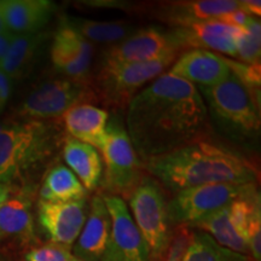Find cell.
<instances>
[{"mask_svg": "<svg viewBox=\"0 0 261 261\" xmlns=\"http://www.w3.org/2000/svg\"><path fill=\"white\" fill-rule=\"evenodd\" d=\"M238 9L242 10L244 14L249 17H260L261 15V3L259 0H242L238 2Z\"/></svg>", "mask_w": 261, "mask_h": 261, "instance_id": "cell-33", "label": "cell"}, {"mask_svg": "<svg viewBox=\"0 0 261 261\" xmlns=\"http://www.w3.org/2000/svg\"><path fill=\"white\" fill-rule=\"evenodd\" d=\"M112 219L102 195H96L89 205L86 221L74 246V256L84 261H100L109 241Z\"/></svg>", "mask_w": 261, "mask_h": 261, "instance_id": "cell-17", "label": "cell"}, {"mask_svg": "<svg viewBox=\"0 0 261 261\" xmlns=\"http://www.w3.org/2000/svg\"><path fill=\"white\" fill-rule=\"evenodd\" d=\"M6 75L0 71V113L4 110L10 97V91H11V83Z\"/></svg>", "mask_w": 261, "mask_h": 261, "instance_id": "cell-34", "label": "cell"}, {"mask_svg": "<svg viewBox=\"0 0 261 261\" xmlns=\"http://www.w3.org/2000/svg\"><path fill=\"white\" fill-rule=\"evenodd\" d=\"M73 257L70 247L52 242L31 248L24 254V261H71Z\"/></svg>", "mask_w": 261, "mask_h": 261, "instance_id": "cell-28", "label": "cell"}, {"mask_svg": "<svg viewBox=\"0 0 261 261\" xmlns=\"http://www.w3.org/2000/svg\"><path fill=\"white\" fill-rule=\"evenodd\" d=\"M64 126L71 138L102 150L107 136L109 114L92 104H80L63 115Z\"/></svg>", "mask_w": 261, "mask_h": 261, "instance_id": "cell-20", "label": "cell"}, {"mask_svg": "<svg viewBox=\"0 0 261 261\" xmlns=\"http://www.w3.org/2000/svg\"><path fill=\"white\" fill-rule=\"evenodd\" d=\"M247 244L254 261L261 260V210L260 204L250 214L247 230Z\"/></svg>", "mask_w": 261, "mask_h": 261, "instance_id": "cell-30", "label": "cell"}, {"mask_svg": "<svg viewBox=\"0 0 261 261\" xmlns=\"http://www.w3.org/2000/svg\"><path fill=\"white\" fill-rule=\"evenodd\" d=\"M207 109L219 126L231 136L255 138L260 133L259 100L250 90L231 73L226 80L213 87H198Z\"/></svg>", "mask_w": 261, "mask_h": 261, "instance_id": "cell-4", "label": "cell"}, {"mask_svg": "<svg viewBox=\"0 0 261 261\" xmlns=\"http://www.w3.org/2000/svg\"><path fill=\"white\" fill-rule=\"evenodd\" d=\"M226 60V64L230 68L231 73L237 77L238 80L242 81L247 87L250 90L257 91L260 90V81H261V65L260 63H242V62H236L232 60Z\"/></svg>", "mask_w": 261, "mask_h": 261, "instance_id": "cell-29", "label": "cell"}, {"mask_svg": "<svg viewBox=\"0 0 261 261\" xmlns=\"http://www.w3.org/2000/svg\"><path fill=\"white\" fill-rule=\"evenodd\" d=\"M63 21L87 41L113 44L125 40L138 31V27L122 21H94L81 17H64Z\"/></svg>", "mask_w": 261, "mask_h": 261, "instance_id": "cell-23", "label": "cell"}, {"mask_svg": "<svg viewBox=\"0 0 261 261\" xmlns=\"http://www.w3.org/2000/svg\"><path fill=\"white\" fill-rule=\"evenodd\" d=\"M142 168L166 188L178 192L218 182H256L257 171L242 155L208 142L185 145L142 161Z\"/></svg>", "mask_w": 261, "mask_h": 261, "instance_id": "cell-2", "label": "cell"}, {"mask_svg": "<svg viewBox=\"0 0 261 261\" xmlns=\"http://www.w3.org/2000/svg\"><path fill=\"white\" fill-rule=\"evenodd\" d=\"M261 25L256 18L250 17L238 38L236 58L242 63H260Z\"/></svg>", "mask_w": 261, "mask_h": 261, "instance_id": "cell-27", "label": "cell"}, {"mask_svg": "<svg viewBox=\"0 0 261 261\" xmlns=\"http://www.w3.org/2000/svg\"><path fill=\"white\" fill-rule=\"evenodd\" d=\"M169 74L198 87H213L230 76L225 57L205 50H188L172 64Z\"/></svg>", "mask_w": 261, "mask_h": 261, "instance_id": "cell-16", "label": "cell"}, {"mask_svg": "<svg viewBox=\"0 0 261 261\" xmlns=\"http://www.w3.org/2000/svg\"><path fill=\"white\" fill-rule=\"evenodd\" d=\"M227 207L207 215L203 219L192 224L191 226L200 228L201 231L210 234L221 247L243 255H249V248L246 241L236 232L231 224Z\"/></svg>", "mask_w": 261, "mask_h": 261, "instance_id": "cell-25", "label": "cell"}, {"mask_svg": "<svg viewBox=\"0 0 261 261\" xmlns=\"http://www.w3.org/2000/svg\"><path fill=\"white\" fill-rule=\"evenodd\" d=\"M10 185H11V184H4V182H0V203L4 201L6 195H8Z\"/></svg>", "mask_w": 261, "mask_h": 261, "instance_id": "cell-36", "label": "cell"}, {"mask_svg": "<svg viewBox=\"0 0 261 261\" xmlns=\"http://www.w3.org/2000/svg\"><path fill=\"white\" fill-rule=\"evenodd\" d=\"M180 261H252L249 255L221 247L210 234L198 231L192 233Z\"/></svg>", "mask_w": 261, "mask_h": 261, "instance_id": "cell-26", "label": "cell"}, {"mask_svg": "<svg viewBox=\"0 0 261 261\" xmlns=\"http://www.w3.org/2000/svg\"><path fill=\"white\" fill-rule=\"evenodd\" d=\"M12 121H0V132L5 128L6 126H9Z\"/></svg>", "mask_w": 261, "mask_h": 261, "instance_id": "cell-38", "label": "cell"}, {"mask_svg": "<svg viewBox=\"0 0 261 261\" xmlns=\"http://www.w3.org/2000/svg\"><path fill=\"white\" fill-rule=\"evenodd\" d=\"M237 9L238 2L234 0H187L163 3L155 11V16L165 23L181 28L218 19Z\"/></svg>", "mask_w": 261, "mask_h": 261, "instance_id": "cell-18", "label": "cell"}, {"mask_svg": "<svg viewBox=\"0 0 261 261\" xmlns=\"http://www.w3.org/2000/svg\"><path fill=\"white\" fill-rule=\"evenodd\" d=\"M106 165L104 188L109 195L129 198L142 179V162L139 161L125 126L117 117L108 121L106 142L102 150Z\"/></svg>", "mask_w": 261, "mask_h": 261, "instance_id": "cell-8", "label": "cell"}, {"mask_svg": "<svg viewBox=\"0 0 261 261\" xmlns=\"http://www.w3.org/2000/svg\"><path fill=\"white\" fill-rule=\"evenodd\" d=\"M257 195L256 182H218L185 189L178 191L167 202L168 220L173 224L191 226L207 215L227 207L238 198H250Z\"/></svg>", "mask_w": 261, "mask_h": 261, "instance_id": "cell-6", "label": "cell"}, {"mask_svg": "<svg viewBox=\"0 0 261 261\" xmlns=\"http://www.w3.org/2000/svg\"><path fill=\"white\" fill-rule=\"evenodd\" d=\"M126 125L144 161L198 142L207 133L208 109L195 85L167 71L132 98Z\"/></svg>", "mask_w": 261, "mask_h": 261, "instance_id": "cell-1", "label": "cell"}, {"mask_svg": "<svg viewBox=\"0 0 261 261\" xmlns=\"http://www.w3.org/2000/svg\"><path fill=\"white\" fill-rule=\"evenodd\" d=\"M0 261H2V260H0Z\"/></svg>", "mask_w": 261, "mask_h": 261, "instance_id": "cell-40", "label": "cell"}, {"mask_svg": "<svg viewBox=\"0 0 261 261\" xmlns=\"http://www.w3.org/2000/svg\"><path fill=\"white\" fill-rule=\"evenodd\" d=\"M45 38L46 34L40 32L15 35L8 52L0 62V71L10 80L25 76L32 69Z\"/></svg>", "mask_w": 261, "mask_h": 261, "instance_id": "cell-22", "label": "cell"}, {"mask_svg": "<svg viewBox=\"0 0 261 261\" xmlns=\"http://www.w3.org/2000/svg\"><path fill=\"white\" fill-rule=\"evenodd\" d=\"M14 37L15 34H12V33L9 31L0 33V62H2V60L6 55V52H8Z\"/></svg>", "mask_w": 261, "mask_h": 261, "instance_id": "cell-35", "label": "cell"}, {"mask_svg": "<svg viewBox=\"0 0 261 261\" xmlns=\"http://www.w3.org/2000/svg\"><path fill=\"white\" fill-rule=\"evenodd\" d=\"M5 25L12 34L40 32L54 15V3L47 0H0Z\"/></svg>", "mask_w": 261, "mask_h": 261, "instance_id": "cell-19", "label": "cell"}, {"mask_svg": "<svg viewBox=\"0 0 261 261\" xmlns=\"http://www.w3.org/2000/svg\"><path fill=\"white\" fill-rule=\"evenodd\" d=\"M63 158L84 188L87 191L96 190L103 175V163L98 150L67 137L63 145Z\"/></svg>", "mask_w": 261, "mask_h": 261, "instance_id": "cell-21", "label": "cell"}, {"mask_svg": "<svg viewBox=\"0 0 261 261\" xmlns=\"http://www.w3.org/2000/svg\"><path fill=\"white\" fill-rule=\"evenodd\" d=\"M97 99L89 84L80 81L55 79L35 87L21 106L16 115L27 121H41L63 116L71 108Z\"/></svg>", "mask_w": 261, "mask_h": 261, "instance_id": "cell-9", "label": "cell"}, {"mask_svg": "<svg viewBox=\"0 0 261 261\" xmlns=\"http://www.w3.org/2000/svg\"><path fill=\"white\" fill-rule=\"evenodd\" d=\"M71 261H84V260H80V259H77V257H73V259H71Z\"/></svg>", "mask_w": 261, "mask_h": 261, "instance_id": "cell-39", "label": "cell"}, {"mask_svg": "<svg viewBox=\"0 0 261 261\" xmlns=\"http://www.w3.org/2000/svg\"><path fill=\"white\" fill-rule=\"evenodd\" d=\"M191 234L187 230H181L174 238V242L172 246H169L167 259L165 261H180L182 255H184L185 249H187L189 241H190Z\"/></svg>", "mask_w": 261, "mask_h": 261, "instance_id": "cell-31", "label": "cell"}, {"mask_svg": "<svg viewBox=\"0 0 261 261\" xmlns=\"http://www.w3.org/2000/svg\"><path fill=\"white\" fill-rule=\"evenodd\" d=\"M89 213L86 200L38 202V221L52 243L70 247L76 242Z\"/></svg>", "mask_w": 261, "mask_h": 261, "instance_id": "cell-13", "label": "cell"}, {"mask_svg": "<svg viewBox=\"0 0 261 261\" xmlns=\"http://www.w3.org/2000/svg\"><path fill=\"white\" fill-rule=\"evenodd\" d=\"M6 31H8V28H6L5 25L4 18H3V15H2V9H0V33L6 32Z\"/></svg>", "mask_w": 261, "mask_h": 261, "instance_id": "cell-37", "label": "cell"}, {"mask_svg": "<svg viewBox=\"0 0 261 261\" xmlns=\"http://www.w3.org/2000/svg\"><path fill=\"white\" fill-rule=\"evenodd\" d=\"M241 32L242 29L230 27L218 19L198 22L189 27L175 28L171 31L180 50H213L232 57H236Z\"/></svg>", "mask_w": 261, "mask_h": 261, "instance_id": "cell-15", "label": "cell"}, {"mask_svg": "<svg viewBox=\"0 0 261 261\" xmlns=\"http://www.w3.org/2000/svg\"><path fill=\"white\" fill-rule=\"evenodd\" d=\"M249 18H250L249 16L244 14L242 10L237 9V10H233V11L228 12V14L223 15L221 17L218 18V21L223 22L224 24L230 25V27L243 29L247 25Z\"/></svg>", "mask_w": 261, "mask_h": 261, "instance_id": "cell-32", "label": "cell"}, {"mask_svg": "<svg viewBox=\"0 0 261 261\" xmlns=\"http://www.w3.org/2000/svg\"><path fill=\"white\" fill-rule=\"evenodd\" d=\"M34 196L35 188L31 184L10 185L8 195L0 203V241L9 240L21 247L38 246L33 217Z\"/></svg>", "mask_w": 261, "mask_h": 261, "instance_id": "cell-11", "label": "cell"}, {"mask_svg": "<svg viewBox=\"0 0 261 261\" xmlns=\"http://www.w3.org/2000/svg\"><path fill=\"white\" fill-rule=\"evenodd\" d=\"M179 54H169L143 63L103 65L97 73L94 94L107 106L123 109L142 87L172 67Z\"/></svg>", "mask_w": 261, "mask_h": 261, "instance_id": "cell-5", "label": "cell"}, {"mask_svg": "<svg viewBox=\"0 0 261 261\" xmlns=\"http://www.w3.org/2000/svg\"><path fill=\"white\" fill-rule=\"evenodd\" d=\"M87 191L79 179L65 166H56L47 172L41 188L39 201L71 202L86 200Z\"/></svg>", "mask_w": 261, "mask_h": 261, "instance_id": "cell-24", "label": "cell"}, {"mask_svg": "<svg viewBox=\"0 0 261 261\" xmlns=\"http://www.w3.org/2000/svg\"><path fill=\"white\" fill-rule=\"evenodd\" d=\"M93 47L62 19L51 46V61L55 69L67 79L87 83Z\"/></svg>", "mask_w": 261, "mask_h": 261, "instance_id": "cell-14", "label": "cell"}, {"mask_svg": "<svg viewBox=\"0 0 261 261\" xmlns=\"http://www.w3.org/2000/svg\"><path fill=\"white\" fill-rule=\"evenodd\" d=\"M57 129L42 121H12L0 132V182L14 184L57 148Z\"/></svg>", "mask_w": 261, "mask_h": 261, "instance_id": "cell-3", "label": "cell"}, {"mask_svg": "<svg viewBox=\"0 0 261 261\" xmlns=\"http://www.w3.org/2000/svg\"><path fill=\"white\" fill-rule=\"evenodd\" d=\"M102 196L112 219V230L100 261H150L148 247L125 200L115 195Z\"/></svg>", "mask_w": 261, "mask_h": 261, "instance_id": "cell-10", "label": "cell"}, {"mask_svg": "<svg viewBox=\"0 0 261 261\" xmlns=\"http://www.w3.org/2000/svg\"><path fill=\"white\" fill-rule=\"evenodd\" d=\"M132 218L148 247L150 261H160L168 253L171 234L167 201L154 178L142 177L129 196Z\"/></svg>", "mask_w": 261, "mask_h": 261, "instance_id": "cell-7", "label": "cell"}, {"mask_svg": "<svg viewBox=\"0 0 261 261\" xmlns=\"http://www.w3.org/2000/svg\"><path fill=\"white\" fill-rule=\"evenodd\" d=\"M172 33L159 27L140 28L125 40L112 45L104 52L103 65L143 63L169 54H180Z\"/></svg>", "mask_w": 261, "mask_h": 261, "instance_id": "cell-12", "label": "cell"}]
</instances>
